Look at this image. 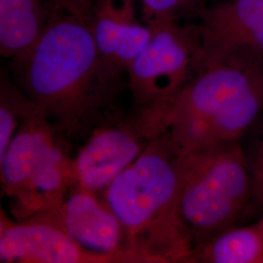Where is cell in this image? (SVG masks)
Wrapping results in <instances>:
<instances>
[{
	"instance_id": "3957f363",
	"label": "cell",
	"mask_w": 263,
	"mask_h": 263,
	"mask_svg": "<svg viewBox=\"0 0 263 263\" xmlns=\"http://www.w3.org/2000/svg\"><path fill=\"white\" fill-rule=\"evenodd\" d=\"M263 108V62L232 61L193 76L170 104L166 131L178 155L238 141Z\"/></svg>"
},
{
	"instance_id": "e0dca14e",
	"label": "cell",
	"mask_w": 263,
	"mask_h": 263,
	"mask_svg": "<svg viewBox=\"0 0 263 263\" xmlns=\"http://www.w3.org/2000/svg\"><path fill=\"white\" fill-rule=\"evenodd\" d=\"M253 197L263 208V141L256 151L252 168Z\"/></svg>"
},
{
	"instance_id": "9c48e42d",
	"label": "cell",
	"mask_w": 263,
	"mask_h": 263,
	"mask_svg": "<svg viewBox=\"0 0 263 263\" xmlns=\"http://www.w3.org/2000/svg\"><path fill=\"white\" fill-rule=\"evenodd\" d=\"M76 243L119 263H139L129 252L118 217L98 193L74 184L60 207L47 212Z\"/></svg>"
},
{
	"instance_id": "9a60e30c",
	"label": "cell",
	"mask_w": 263,
	"mask_h": 263,
	"mask_svg": "<svg viewBox=\"0 0 263 263\" xmlns=\"http://www.w3.org/2000/svg\"><path fill=\"white\" fill-rule=\"evenodd\" d=\"M144 23L152 20L173 19L179 21L197 17L208 7V0H137Z\"/></svg>"
},
{
	"instance_id": "52a82bcc",
	"label": "cell",
	"mask_w": 263,
	"mask_h": 263,
	"mask_svg": "<svg viewBox=\"0 0 263 263\" xmlns=\"http://www.w3.org/2000/svg\"><path fill=\"white\" fill-rule=\"evenodd\" d=\"M196 73L232 61L263 62V0H223L199 16Z\"/></svg>"
},
{
	"instance_id": "8fae6325",
	"label": "cell",
	"mask_w": 263,
	"mask_h": 263,
	"mask_svg": "<svg viewBox=\"0 0 263 263\" xmlns=\"http://www.w3.org/2000/svg\"><path fill=\"white\" fill-rule=\"evenodd\" d=\"M137 0H95L91 29L97 48L114 69L128 72L151 36V28L138 17Z\"/></svg>"
},
{
	"instance_id": "6da1fadb",
	"label": "cell",
	"mask_w": 263,
	"mask_h": 263,
	"mask_svg": "<svg viewBox=\"0 0 263 263\" xmlns=\"http://www.w3.org/2000/svg\"><path fill=\"white\" fill-rule=\"evenodd\" d=\"M14 81L67 138L85 137L120 116L123 73L101 56L91 25L55 12L36 45L12 62Z\"/></svg>"
},
{
	"instance_id": "7c38bea8",
	"label": "cell",
	"mask_w": 263,
	"mask_h": 263,
	"mask_svg": "<svg viewBox=\"0 0 263 263\" xmlns=\"http://www.w3.org/2000/svg\"><path fill=\"white\" fill-rule=\"evenodd\" d=\"M55 10L48 0H0V54L11 62L28 54Z\"/></svg>"
},
{
	"instance_id": "5b68a950",
	"label": "cell",
	"mask_w": 263,
	"mask_h": 263,
	"mask_svg": "<svg viewBox=\"0 0 263 263\" xmlns=\"http://www.w3.org/2000/svg\"><path fill=\"white\" fill-rule=\"evenodd\" d=\"M170 104L135 107L96 129L73 159L76 184L104 193L155 139L166 131Z\"/></svg>"
},
{
	"instance_id": "2e32d148",
	"label": "cell",
	"mask_w": 263,
	"mask_h": 263,
	"mask_svg": "<svg viewBox=\"0 0 263 263\" xmlns=\"http://www.w3.org/2000/svg\"><path fill=\"white\" fill-rule=\"evenodd\" d=\"M56 12H63L91 25V15L95 0H48Z\"/></svg>"
},
{
	"instance_id": "8992f818",
	"label": "cell",
	"mask_w": 263,
	"mask_h": 263,
	"mask_svg": "<svg viewBox=\"0 0 263 263\" xmlns=\"http://www.w3.org/2000/svg\"><path fill=\"white\" fill-rule=\"evenodd\" d=\"M146 24L151 28L149 41L127 72L135 107L171 104L196 74V26H182L173 19Z\"/></svg>"
},
{
	"instance_id": "277c9868",
	"label": "cell",
	"mask_w": 263,
	"mask_h": 263,
	"mask_svg": "<svg viewBox=\"0 0 263 263\" xmlns=\"http://www.w3.org/2000/svg\"><path fill=\"white\" fill-rule=\"evenodd\" d=\"M180 212L194 250L232 227L253 197L252 170L238 141L178 158Z\"/></svg>"
},
{
	"instance_id": "7a4b0ae2",
	"label": "cell",
	"mask_w": 263,
	"mask_h": 263,
	"mask_svg": "<svg viewBox=\"0 0 263 263\" xmlns=\"http://www.w3.org/2000/svg\"><path fill=\"white\" fill-rule=\"evenodd\" d=\"M178 158L164 132L103 193L139 263L192 262L194 245L180 212Z\"/></svg>"
},
{
	"instance_id": "5bb4252c",
	"label": "cell",
	"mask_w": 263,
	"mask_h": 263,
	"mask_svg": "<svg viewBox=\"0 0 263 263\" xmlns=\"http://www.w3.org/2000/svg\"><path fill=\"white\" fill-rule=\"evenodd\" d=\"M41 111L37 104L24 94L6 70L0 76V158L4 155L21 123ZM42 112V111H41Z\"/></svg>"
},
{
	"instance_id": "4fadbf2b",
	"label": "cell",
	"mask_w": 263,
	"mask_h": 263,
	"mask_svg": "<svg viewBox=\"0 0 263 263\" xmlns=\"http://www.w3.org/2000/svg\"><path fill=\"white\" fill-rule=\"evenodd\" d=\"M192 262L263 263V220L214 236L195 248Z\"/></svg>"
},
{
	"instance_id": "ba28073f",
	"label": "cell",
	"mask_w": 263,
	"mask_h": 263,
	"mask_svg": "<svg viewBox=\"0 0 263 263\" xmlns=\"http://www.w3.org/2000/svg\"><path fill=\"white\" fill-rule=\"evenodd\" d=\"M0 262L119 263L110 255L86 250L48 214L11 221L3 213L0 221Z\"/></svg>"
},
{
	"instance_id": "30bf717a",
	"label": "cell",
	"mask_w": 263,
	"mask_h": 263,
	"mask_svg": "<svg viewBox=\"0 0 263 263\" xmlns=\"http://www.w3.org/2000/svg\"><path fill=\"white\" fill-rule=\"evenodd\" d=\"M66 139L51 124L39 143L27 184L13 200L18 220L56 210L76 183L73 159H69Z\"/></svg>"
}]
</instances>
